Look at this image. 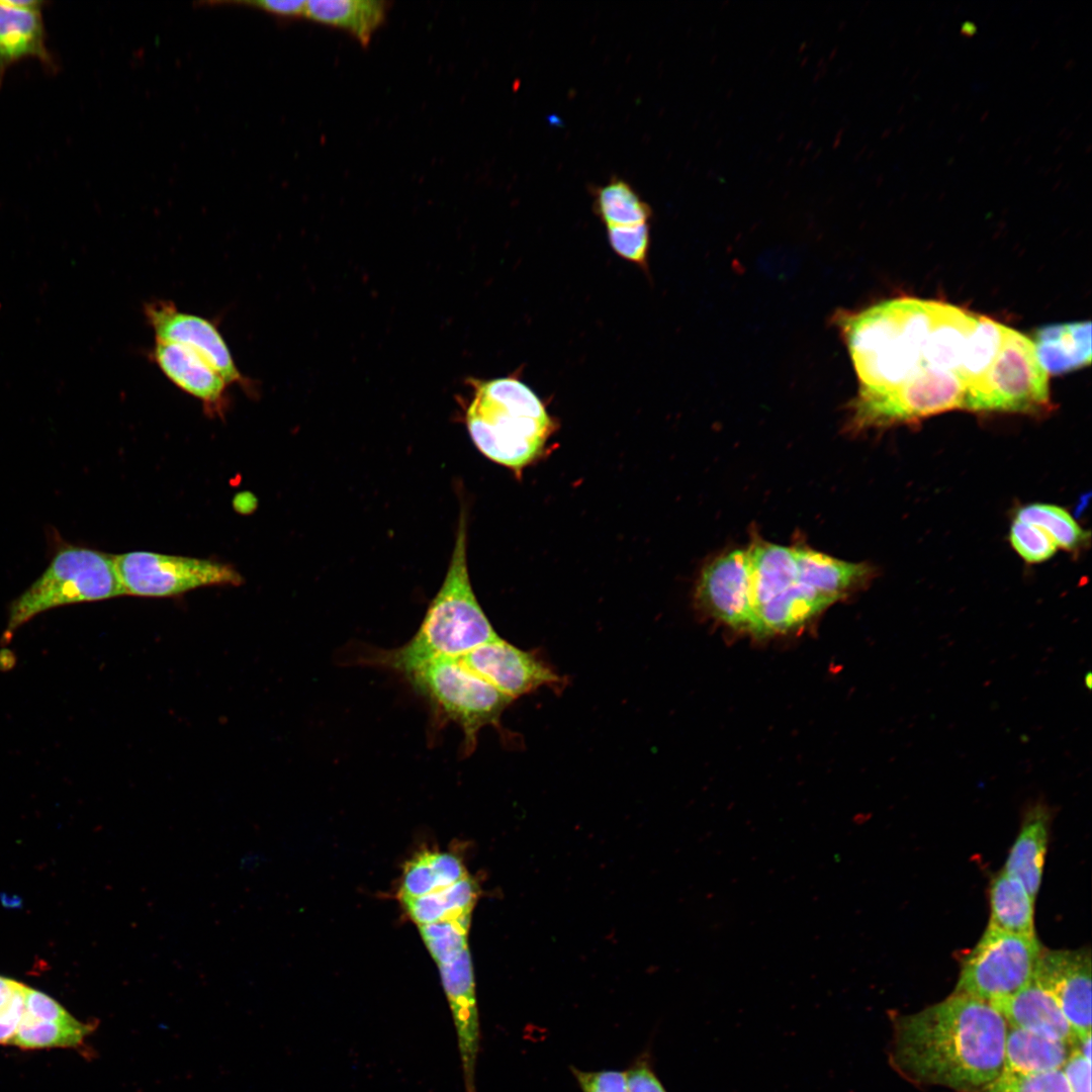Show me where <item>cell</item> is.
<instances>
[{
  "label": "cell",
  "instance_id": "obj_28",
  "mask_svg": "<svg viewBox=\"0 0 1092 1092\" xmlns=\"http://www.w3.org/2000/svg\"><path fill=\"white\" fill-rule=\"evenodd\" d=\"M1007 327L979 315L976 329L969 338L959 375L966 386L982 376L996 357Z\"/></svg>",
  "mask_w": 1092,
  "mask_h": 1092
},
{
  "label": "cell",
  "instance_id": "obj_30",
  "mask_svg": "<svg viewBox=\"0 0 1092 1092\" xmlns=\"http://www.w3.org/2000/svg\"><path fill=\"white\" fill-rule=\"evenodd\" d=\"M1010 542L1020 557L1029 563L1048 560L1058 548L1043 530L1016 519L1010 528Z\"/></svg>",
  "mask_w": 1092,
  "mask_h": 1092
},
{
  "label": "cell",
  "instance_id": "obj_43",
  "mask_svg": "<svg viewBox=\"0 0 1092 1092\" xmlns=\"http://www.w3.org/2000/svg\"><path fill=\"white\" fill-rule=\"evenodd\" d=\"M1084 679H1085L1084 680V686L1086 687L1087 690H1090L1091 686H1092V684H1091V679H1092L1091 673L1088 672L1086 674V676L1084 677Z\"/></svg>",
  "mask_w": 1092,
  "mask_h": 1092
},
{
  "label": "cell",
  "instance_id": "obj_41",
  "mask_svg": "<svg viewBox=\"0 0 1092 1092\" xmlns=\"http://www.w3.org/2000/svg\"><path fill=\"white\" fill-rule=\"evenodd\" d=\"M626 1076L628 1092H667L647 1061L636 1062Z\"/></svg>",
  "mask_w": 1092,
  "mask_h": 1092
},
{
  "label": "cell",
  "instance_id": "obj_7",
  "mask_svg": "<svg viewBox=\"0 0 1092 1092\" xmlns=\"http://www.w3.org/2000/svg\"><path fill=\"white\" fill-rule=\"evenodd\" d=\"M748 553L752 632L787 631L825 608L802 579L794 547L763 541L753 544Z\"/></svg>",
  "mask_w": 1092,
  "mask_h": 1092
},
{
  "label": "cell",
  "instance_id": "obj_35",
  "mask_svg": "<svg viewBox=\"0 0 1092 1092\" xmlns=\"http://www.w3.org/2000/svg\"><path fill=\"white\" fill-rule=\"evenodd\" d=\"M438 892L444 902L447 915L471 913L478 896L477 885L468 875Z\"/></svg>",
  "mask_w": 1092,
  "mask_h": 1092
},
{
  "label": "cell",
  "instance_id": "obj_25",
  "mask_svg": "<svg viewBox=\"0 0 1092 1092\" xmlns=\"http://www.w3.org/2000/svg\"><path fill=\"white\" fill-rule=\"evenodd\" d=\"M97 1022L33 1020L21 1016L10 1042L24 1050L46 1048H77L94 1032Z\"/></svg>",
  "mask_w": 1092,
  "mask_h": 1092
},
{
  "label": "cell",
  "instance_id": "obj_13",
  "mask_svg": "<svg viewBox=\"0 0 1092 1092\" xmlns=\"http://www.w3.org/2000/svg\"><path fill=\"white\" fill-rule=\"evenodd\" d=\"M459 660L513 701L542 687L559 691L565 685V678L540 655L520 649L500 637L473 648Z\"/></svg>",
  "mask_w": 1092,
  "mask_h": 1092
},
{
  "label": "cell",
  "instance_id": "obj_20",
  "mask_svg": "<svg viewBox=\"0 0 1092 1092\" xmlns=\"http://www.w3.org/2000/svg\"><path fill=\"white\" fill-rule=\"evenodd\" d=\"M1051 818L1052 809L1043 801L1026 807L1003 870L1019 881L1034 901L1041 883Z\"/></svg>",
  "mask_w": 1092,
  "mask_h": 1092
},
{
  "label": "cell",
  "instance_id": "obj_40",
  "mask_svg": "<svg viewBox=\"0 0 1092 1092\" xmlns=\"http://www.w3.org/2000/svg\"><path fill=\"white\" fill-rule=\"evenodd\" d=\"M466 931H456L445 936L425 941L431 956L438 966L454 960L462 950L467 948Z\"/></svg>",
  "mask_w": 1092,
  "mask_h": 1092
},
{
  "label": "cell",
  "instance_id": "obj_3",
  "mask_svg": "<svg viewBox=\"0 0 1092 1092\" xmlns=\"http://www.w3.org/2000/svg\"><path fill=\"white\" fill-rule=\"evenodd\" d=\"M466 548V516L462 510L446 576L419 629L402 646L374 654L373 663L404 674L435 659L459 658L499 637L473 592Z\"/></svg>",
  "mask_w": 1092,
  "mask_h": 1092
},
{
  "label": "cell",
  "instance_id": "obj_31",
  "mask_svg": "<svg viewBox=\"0 0 1092 1092\" xmlns=\"http://www.w3.org/2000/svg\"><path fill=\"white\" fill-rule=\"evenodd\" d=\"M608 240L614 252L625 260L645 266L649 249L647 222L607 226Z\"/></svg>",
  "mask_w": 1092,
  "mask_h": 1092
},
{
  "label": "cell",
  "instance_id": "obj_17",
  "mask_svg": "<svg viewBox=\"0 0 1092 1092\" xmlns=\"http://www.w3.org/2000/svg\"><path fill=\"white\" fill-rule=\"evenodd\" d=\"M149 356L173 384L200 400L205 412L210 415L224 412L230 383L193 350L155 340Z\"/></svg>",
  "mask_w": 1092,
  "mask_h": 1092
},
{
  "label": "cell",
  "instance_id": "obj_32",
  "mask_svg": "<svg viewBox=\"0 0 1092 1092\" xmlns=\"http://www.w3.org/2000/svg\"><path fill=\"white\" fill-rule=\"evenodd\" d=\"M435 891H437L436 878L426 850L406 862L399 898H415Z\"/></svg>",
  "mask_w": 1092,
  "mask_h": 1092
},
{
  "label": "cell",
  "instance_id": "obj_33",
  "mask_svg": "<svg viewBox=\"0 0 1092 1092\" xmlns=\"http://www.w3.org/2000/svg\"><path fill=\"white\" fill-rule=\"evenodd\" d=\"M570 1070L581 1092H628L626 1071Z\"/></svg>",
  "mask_w": 1092,
  "mask_h": 1092
},
{
  "label": "cell",
  "instance_id": "obj_21",
  "mask_svg": "<svg viewBox=\"0 0 1092 1092\" xmlns=\"http://www.w3.org/2000/svg\"><path fill=\"white\" fill-rule=\"evenodd\" d=\"M1035 355L1046 373L1061 374L1091 362V324L1089 322L1052 325L1036 331Z\"/></svg>",
  "mask_w": 1092,
  "mask_h": 1092
},
{
  "label": "cell",
  "instance_id": "obj_15",
  "mask_svg": "<svg viewBox=\"0 0 1092 1092\" xmlns=\"http://www.w3.org/2000/svg\"><path fill=\"white\" fill-rule=\"evenodd\" d=\"M696 598L706 611L721 622L752 632L748 549L724 553L706 565L697 585Z\"/></svg>",
  "mask_w": 1092,
  "mask_h": 1092
},
{
  "label": "cell",
  "instance_id": "obj_23",
  "mask_svg": "<svg viewBox=\"0 0 1092 1092\" xmlns=\"http://www.w3.org/2000/svg\"><path fill=\"white\" fill-rule=\"evenodd\" d=\"M386 2L378 0H309L304 15L314 21L344 28L367 44L384 21Z\"/></svg>",
  "mask_w": 1092,
  "mask_h": 1092
},
{
  "label": "cell",
  "instance_id": "obj_39",
  "mask_svg": "<svg viewBox=\"0 0 1092 1092\" xmlns=\"http://www.w3.org/2000/svg\"><path fill=\"white\" fill-rule=\"evenodd\" d=\"M1071 1092H1091V1059L1081 1052L1078 1042L1062 1069Z\"/></svg>",
  "mask_w": 1092,
  "mask_h": 1092
},
{
  "label": "cell",
  "instance_id": "obj_26",
  "mask_svg": "<svg viewBox=\"0 0 1092 1092\" xmlns=\"http://www.w3.org/2000/svg\"><path fill=\"white\" fill-rule=\"evenodd\" d=\"M595 208L607 226L644 223L651 215L649 205L621 179L596 190Z\"/></svg>",
  "mask_w": 1092,
  "mask_h": 1092
},
{
  "label": "cell",
  "instance_id": "obj_18",
  "mask_svg": "<svg viewBox=\"0 0 1092 1092\" xmlns=\"http://www.w3.org/2000/svg\"><path fill=\"white\" fill-rule=\"evenodd\" d=\"M44 1L0 0V86L7 69L21 59L37 58L50 70L57 63L47 46Z\"/></svg>",
  "mask_w": 1092,
  "mask_h": 1092
},
{
  "label": "cell",
  "instance_id": "obj_24",
  "mask_svg": "<svg viewBox=\"0 0 1092 1092\" xmlns=\"http://www.w3.org/2000/svg\"><path fill=\"white\" fill-rule=\"evenodd\" d=\"M990 907L989 925L1010 933L1035 935L1034 900L1019 881L1004 871L991 883Z\"/></svg>",
  "mask_w": 1092,
  "mask_h": 1092
},
{
  "label": "cell",
  "instance_id": "obj_11",
  "mask_svg": "<svg viewBox=\"0 0 1092 1092\" xmlns=\"http://www.w3.org/2000/svg\"><path fill=\"white\" fill-rule=\"evenodd\" d=\"M123 594L163 598L206 585H239L240 573L232 566L209 559L148 551L113 556Z\"/></svg>",
  "mask_w": 1092,
  "mask_h": 1092
},
{
  "label": "cell",
  "instance_id": "obj_2",
  "mask_svg": "<svg viewBox=\"0 0 1092 1092\" xmlns=\"http://www.w3.org/2000/svg\"><path fill=\"white\" fill-rule=\"evenodd\" d=\"M937 301L894 298L839 315L857 374V394L889 390L926 368L923 354Z\"/></svg>",
  "mask_w": 1092,
  "mask_h": 1092
},
{
  "label": "cell",
  "instance_id": "obj_38",
  "mask_svg": "<svg viewBox=\"0 0 1092 1092\" xmlns=\"http://www.w3.org/2000/svg\"><path fill=\"white\" fill-rule=\"evenodd\" d=\"M26 986L0 976V1018L19 1024L23 1010Z\"/></svg>",
  "mask_w": 1092,
  "mask_h": 1092
},
{
  "label": "cell",
  "instance_id": "obj_29",
  "mask_svg": "<svg viewBox=\"0 0 1092 1092\" xmlns=\"http://www.w3.org/2000/svg\"><path fill=\"white\" fill-rule=\"evenodd\" d=\"M977 1092H1071L1062 1070L1030 1074L1001 1073L993 1082Z\"/></svg>",
  "mask_w": 1092,
  "mask_h": 1092
},
{
  "label": "cell",
  "instance_id": "obj_36",
  "mask_svg": "<svg viewBox=\"0 0 1092 1092\" xmlns=\"http://www.w3.org/2000/svg\"><path fill=\"white\" fill-rule=\"evenodd\" d=\"M399 899L407 914L419 926L436 922L447 915V910L438 891L420 897Z\"/></svg>",
  "mask_w": 1092,
  "mask_h": 1092
},
{
  "label": "cell",
  "instance_id": "obj_1",
  "mask_svg": "<svg viewBox=\"0 0 1092 1092\" xmlns=\"http://www.w3.org/2000/svg\"><path fill=\"white\" fill-rule=\"evenodd\" d=\"M892 1026L890 1063L913 1083L977 1092L1002 1072L1008 1025L986 1001L952 993Z\"/></svg>",
  "mask_w": 1092,
  "mask_h": 1092
},
{
  "label": "cell",
  "instance_id": "obj_9",
  "mask_svg": "<svg viewBox=\"0 0 1092 1092\" xmlns=\"http://www.w3.org/2000/svg\"><path fill=\"white\" fill-rule=\"evenodd\" d=\"M1036 935H1022L988 925L962 964L953 993L988 1003L1008 997L1034 977L1042 952Z\"/></svg>",
  "mask_w": 1092,
  "mask_h": 1092
},
{
  "label": "cell",
  "instance_id": "obj_37",
  "mask_svg": "<svg viewBox=\"0 0 1092 1092\" xmlns=\"http://www.w3.org/2000/svg\"><path fill=\"white\" fill-rule=\"evenodd\" d=\"M427 856L436 878L437 891L442 890L467 876L466 870L460 858L452 853L427 851Z\"/></svg>",
  "mask_w": 1092,
  "mask_h": 1092
},
{
  "label": "cell",
  "instance_id": "obj_10",
  "mask_svg": "<svg viewBox=\"0 0 1092 1092\" xmlns=\"http://www.w3.org/2000/svg\"><path fill=\"white\" fill-rule=\"evenodd\" d=\"M965 391L958 373L924 368L889 390L857 394L852 422L860 429L882 427L963 408Z\"/></svg>",
  "mask_w": 1092,
  "mask_h": 1092
},
{
  "label": "cell",
  "instance_id": "obj_22",
  "mask_svg": "<svg viewBox=\"0 0 1092 1092\" xmlns=\"http://www.w3.org/2000/svg\"><path fill=\"white\" fill-rule=\"evenodd\" d=\"M1074 1045L1008 1026L1001 1073L1030 1075L1062 1070Z\"/></svg>",
  "mask_w": 1092,
  "mask_h": 1092
},
{
  "label": "cell",
  "instance_id": "obj_19",
  "mask_svg": "<svg viewBox=\"0 0 1092 1092\" xmlns=\"http://www.w3.org/2000/svg\"><path fill=\"white\" fill-rule=\"evenodd\" d=\"M990 1004L1010 1027L1072 1044L1079 1041L1056 1000L1034 979L1014 994Z\"/></svg>",
  "mask_w": 1092,
  "mask_h": 1092
},
{
  "label": "cell",
  "instance_id": "obj_12",
  "mask_svg": "<svg viewBox=\"0 0 1092 1092\" xmlns=\"http://www.w3.org/2000/svg\"><path fill=\"white\" fill-rule=\"evenodd\" d=\"M147 324L155 339L185 346L209 363L230 384L247 392L256 388L239 369L225 339L211 320L181 310L171 300L154 299L144 305Z\"/></svg>",
  "mask_w": 1092,
  "mask_h": 1092
},
{
  "label": "cell",
  "instance_id": "obj_14",
  "mask_svg": "<svg viewBox=\"0 0 1092 1092\" xmlns=\"http://www.w3.org/2000/svg\"><path fill=\"white\" fill-rule=\"evenodd\" d=\"M1033 979L1056 1000L1078 1040L1091 1035V953L1043 949Z\"/></svg>",
  "mask_w": 1092,
  "mask_h": 1092
},
{
  "label": "cell",
  "instance_id": "obj_5",
  "mask_svg": "<svg viewBox=\"0 0 1092 1092\" xmlns=\"http://www.w3.org/2000/svg\"><path fill=\"white\" fill-rule=\"evenodd\" d=\"M113 556L62 544L44 571L11 604L4 640L20 626L53 608L122 596Z\"/></svg>",
  "mask_w": 1092,
  "mask_h": 1092
},
{
  "label": "cell",
  "instance_id": "obj_34",
  "mask_svg": "<svg viewBox=\"0 0 1092 1092\" xmlns=\"http://www.w3.org/2000/svg\"><path fill=\"white\" fill-rule=\"evenodd\" d=\"M22 1016L33 1020L52 1021H70L75 1018L52 997L27 986Z\"/></svg>",
  "mask_w": 1092,
  "mask_h": 1092
},
{
  "label": "cell",
  "instance_id": "obj_8",
  "mask_svg": "<svg viewBox=\"0 0 1092 1092\" xmlns=\"http://www.w3.org/2000/svg\"><path fill=\"white\" fill-rule=\"evenodd\" d=\"M1050 406L1048 373L1031 340L1007 327L991 365L966 386L963 408L1037 414Z\"/></svg>",
  "mask_w": 1092,
  "mask_h": 1092
},
{
  "label": "cell",
  "instance_id": "obj_4",
  "mask_svg": "<svg viewBox=\"0 0 1092 1092\" xmlns=\"http://www.w3.org/2000/svg\"><path fill=\"white\" fill-rule=\"evenodd\" d=\"M465 422L478 451L521 477L539 460L556 429L540 398L520 380L476 381Z\"/></svg>",
  "mask_w": 1092,
  "mask_h": 1092
},
{
  "label": "cell",
  "instance_id": "obj_27",
  "mask_svg": "<svg viewBox=\"0 0 1092 1092\" xmlns=\"http://www.w3.org/2000/svg\"><path fill=\"white\" fill-rule=\"evenodd\" d=\"M1016 520L1043 530L1056 543L1067 551H1077L1088 542L1089 534L1083 530L1064 509L1048 504H1030L1016 512Z\"/></svg>",
  "mask_w": 1092,
  "mask_h": 1092
},
{
  "label": "cell",
  "instance_id": "obj_6",
  "mask_svg": "<svg viewBox=\"0 0 1092 1092\" xmlns=\"http://www.w3.org/2000/svg\"><path fill=\"white\" fill-rule=\"evenodd\" d=\"M403 675L426 700L437 723L453 722L462 729L466 754L475 749L484 726L499 728L500 716L513 702L459 658L435 659Z\"/></svg>",
  "mask_w": 1092,
  "mask_h": 1092
},
{
  "label": "cell",
  "instance_id": "obj_16",
  "mask_svg": "<svg viewBox=\"0 0 1092 1092\" xmlns=\"http://www.w3.org/2000/svg\"><path fill=\"white\" fill-rule=\"evenodd\" d=\"M438 967L457 1033L465 1090L476 1092L480 1027L468 947L451 962Z\"/></svg>",
  "mask_w": 1092,
  "mask_h": 1092
},
{
  "label": "cell",
  "instance_id": "obj_42",
  "mask_svg": "<svg viewBox=\"0 0 1092 1092\" xmlns=\"http://www.w3.org/2000/svg\"><path fill=\"white\" fill-rule=\"evenodd\" d=\"M306 1L301 0H264L256 2L261 8L284 16L304 15Z\"/></svg>",
  "mask_w": 1092,
  "mask_h": 1092
}]
</instances>
